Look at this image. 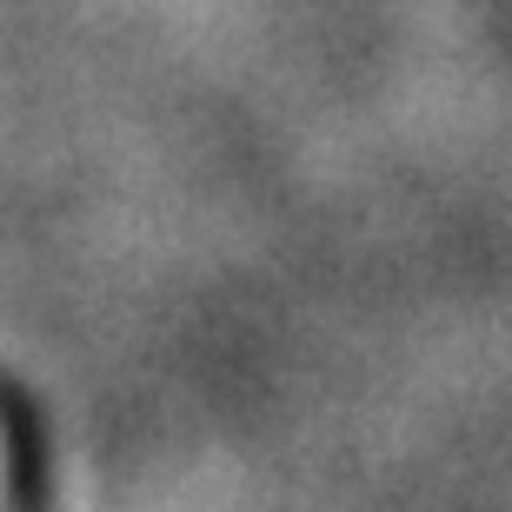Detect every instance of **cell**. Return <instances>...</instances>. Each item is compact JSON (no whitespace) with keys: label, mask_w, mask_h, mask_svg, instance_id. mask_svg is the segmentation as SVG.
Returning <instances> with one entry per match:
<instances>
[{"label":"cell","mask_w":512,"mask_h":512,"mask_svg":"<svg viewBox=\"0 0 512 512\" xmlns=\"http://www.w3.org/2000/svg\"><path fill=\"white\" fill-rule=\"evenodd\" d=\"M0 499H7V453H0Z\"/></svg>","instance_id":"cell-1"}]
</instances>
